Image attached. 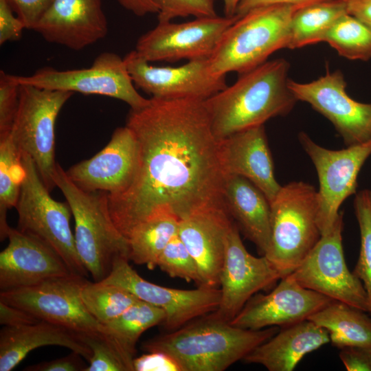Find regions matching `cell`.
Returning a JSON list of instances; mask_svg holds the SVG:
<instances>
[{
    "label": "cell",
    "instance_id": "obj_1",
    "mask_svg": "<svg viewBox=\"0 0 371 371\" xmlns=\"http://www.w3.org/2000/svg\"><path fill=\"white\" fill-rule=\"evenodd\" d=\"M126 126L137 143L135 172L124 191L107 194L112 220L124 237L158 214L180 220L227 208L219 142L204 100L150 98L145 106L131 109Z\"/></svg>",
    "mask_w": 371,
    "mask_h": 371
},
{
    "label": "cell",
    "instance_id": "obj_2",
    "mask_svg": "<svg viewBox=\"0 0 371 371\" xmlns=\"http://www.w3.org/2000/svg\"><path fill=\"white\" fill-rule=\"evenodd\" d=\"M289 67L284 58L267 60L205 100L215 138L221 141L290 113L297 100L288 85Z\"/></svg>",
    "mask_w": 371,
    "mask_h": 371
},
{
    "label": "cell",
    "instance_id": "obj_3",
    "mask_svg": "<svg viewBox=\"0 0 371 371\" xmlns=\"http://www.w3.org/2000/svg\"><path fill=\"white\" fill-rule=\"evenodd\" d=\"M278 331L239 328L209 313L144 341L142 349L168 355L181 371H223Z\"/></svg>",
    "mask_w": 371,
    "mask_h": 371
},
{
    "label": "cell",
    "instance_id": "obj_4",
    "mask_svg": "<svg viewBox=\"0 0 371 371\" xmlns=\"http://www.w3.org/2000/svg\"><path fill=\"white\" fill-rule=\"evenodd\" d=\"M53 178L74 218L78 256L94 281L100 282L109 275L114 260L120 256L128 259L129 252L127 238L112 220L107 193L79 188L58 164Z\"/></svg>",
    "mask_w": 371,
    "mask_h": 371
},
{
    "label": "cell",
    "instance_id": "obj_5",
    "mask_svg": "<svg viewBox=\"0 0 371 371\" xmlns=\"http://www.w3.org/2000/svg\"><path fill=\"white\" fill-rule=\"evenodd\" d=\"M300 8L271 5L253 9L238 18L224 32L209 58L212 72L217 76L240 74L265 63L275 52L286 48L292 16Z\"/></svg>",
    "mask_w": 371,
    "mask_h": 371
},
{
    "label": "cell",
    "instance_id": "obj_6",
    "mask_svg": "<svg viewBox=\"0 0 371 371\" xmlns=\"http://www.w3.org/2000/svg\"><path fill=\"white\" fill-rule=\"evenodd\" d=\"M271 205L269 244L265 256L282 278L293 273L322 236L317 191L304 181L281 186Z\"/></svg>",
    "mask_w": 371,
    "mask_h": 371
},
{
    "label": "cell",
    "instance_id": "obj_7",
    "mask_svg": "<svg viewBox=\"0 0 371 371\" xmlns=\"http://www.w3.org/2000/svg\"><path fill=\"white\" fill-rule=\"evenodd\" d=\"M25 175L16 209L19 231L34 236L51 247L65 262L72 273L87 276L70 227L72 214L68 203L52 199L31 157L21 154Z\"/></svg>",
    "mask_w": 371,
    "mask_h": 371
},
{
    "label": "cell",
    "instance_id": "obj_8",
    "mask_svg": "<svg viewBox=\"0 0 371 371\" xmlns=\"http://www.w3.org/2000/svg\"><path fill=\"white\" fill-rule=\"evenodd\" d=\"M73 92L19 85V106L10 135L21 153L29 155L47 190L56 186L55 123Z\"/></svg>",
    "mask_w": 371,
    "mask_h": 371
},
{
    "label": "cell",
    "instance_id": "obj_9",
    "mask_svg": "<svg viewBox=\"0 0 371 371\" xmlns=\"http://www.w3.org/2000/svg\"><path fill=\"white\" fill-rule=\"evenodd\" d=\"M13 76L19 85L113 98L131 109H141L150 101L137 91L124 58L113 52L100 54L88 68L58 70L45 67L30 76Z\"/></svg>",
    "mask_w": 371,
    "mask_h": 371
},
{
    "label": "cell",
    "instance_id": "obj_10",
    "mask_svg": "<svg viewBox=\"0 0 371 371\" xmlns=\"http://www.w3.org/2000/svg\"><path fill=\"white\" fill-rule=\"evenodd\" d=\"M343 212L291 273L302 286L370 313L362 282L347 267L342 247Z\"/></svg>",
    "mask_w": 371,
    "mask_h": 371
},
{
    "label": "cell",
    "instance_id": "obj_11",
    "mask_svg": "<svg viewBox=\"0 0 371 371\" xmlns=\"http://www.w3.org/2000/svg\"><path fill=\"white\" fill-rule=\"evenodd\" d=\"M298 139L317 173L319 189L317 221L324 235L339 216L341 203L356 192L359 172L371 155V139L338 150L318 145L304 132L299 133Z\"/></svg>",
    "mask_w": 371,
    "mask_h": 371
},
{
    "label": "cell",
    "instance_id": "obj_12",
    "mask_svg": "<svg viewBox=\"0 0 371 371\" xmlns=\"http://www.w3.org/2000/svg\"><path fill=\"white\" fill-rule=\"evenodd\" d=\"M85 277L70 274L1 291L0 301L21 308L40 320L80 332L102 330L104 325L85 307L81 289Z\"/></svg>",
    "mask_w": 371,
    "mask_h": 371
},
{
    "label": "cell",
    "instance_id": "obj_13",
    "mask_svg": "<svg viewBox=\"0 0 371 371\" xmlns=\"http://www.w3.org/2000/svg\"><path fill=\"white\" fill-rule=\"evenodd\" d=\"M126 257L117 258L109 275L101 282L122 287L140 300L164 310L166 319L161 325L167 332L211 313L218 307L219 288L198 286L186 290L158 285L141 277Z\"/></svg>",
    "mask_w": 371,
    "mask_h": 371
},
{
    "label": "cell",
    "instance_id": "obj_14",
    "mask_svg": "<svg viewBox=\"0 0 371 371\" xmlns=\"http://www.w3.org/2000/svg\"><path fill=\"white\" fill-rule=\"evenodd\" d=\"M238 18L217 15L183 23L158 22L138 38L135 50L149 63L209 59L224 32Z\"/></svg>",
    "mask_w": 371,
    "mask_h": 371
},
{
    "label": "cell",
    "instance_id": "obj_15",
    "mask_svg": "<svg viewBox=\"0 0 371 371\" xmlns=\"http://www.w3.org/2000/svg\"><path fill=\"white\" fill-rule=\"evenodd\" d=\"M281 278L265 256L256 257L247 250L239 229L233 223L227 235L220 273L221 300L217 309L210 314L230 322L254 295L270 289Z\"/></svg>",
    "mask_w": 371,
    "mask_h": 371
},
{
    "label": "cell",
    "instance_id": "obj_16",
    "mask_svg": "<svg viewBox=\"0 0 371 371\" xmlns=\"http://www.w3.org/2000/svg\"><path fill=\"white\" fill-rule=\"evenodd\" d=\"M288 85L297 101L308 103L333 124L347 146L371 139V103L355 101L348 95L340 70L327 71L307 83L289 79Z\"/></svg>",
    "mask_w": 371,
    "mask_h": 371
},
{
    "label": "cell",
    "instance_id": "obj_17",
    "mask_svg": "<svg viewBox=\"0 0 371 371\" xmlns=\"http://www.w3.org/2000/svg\"><path fill=\"white\" fill-rule=\"evenodd\" d=\"M123 58L135 87L151 98L205 100L227 86L226 76L212 72L209 59L189 60L179 67H158L150 65L135 50Z\"/></svg>",
    "mask_w": 371,
    "mask_h": 371
},
{
    "label": "cell",
    "instance_id": "obj_18",
    "mask_svg": "<svg viewBox=\"0 0 371 371\" xmlns=\"http://www.w3.org/2000/svg\"><path fill=\"white\" fill-rule=\"evenodd\" d=\"M334 300L300 284L291 274L269 293H256L229 322L245 329L286 326L306 319Z\"/></svg>",
    "mask_w": 371,
    "mask_h": 371
},
{
    "label": "cell",
    "instance_id": "obj_19",
    "mask_svg": "<svg viewBox=\"0 0 371 371\" xmlns=\"http://www.w3.org/2000/svg\"><path fill=\"white\" fill-rule=\"evenodd\" d=\"M137 143L126 126L116 128L108 144L89 159L65 170L69 179L87 192L113 196L131 183L137 166Z\"/></svg>",
    "mask_w": 371,
    "mask_h": 371
},
{
    "label": "cell",
    "instance_id": "obj_20",
    "mask_svg": "<svg viewBox=\"0 0 371 371\" xmlns=\"http://www.w3.org/2000/svg\"><path fill=\"white\" fill-rule=\"evenodd\" d=\"M7 238L8 244L0 253L1 291L74 274L63 258L38 238L12 227Z\"/></svg>",
    "mask_w": 371,
    "mask_h": 371
},
{
    "label": "cell",
    "instance_id": "obj_21",
    "mask_svg": "<svg viewBox=\"0 0 371 371\" xmlns=\"http://www.w3.org/2000/svg\"><path fill=\"white\" fill-rule=\"evenodd\" d=\"M33 30L49 43L80 50L106 36L108 22L102 0H53Z\"/></svg>",
    "mask_w": 371,
    "mask_h": 371
},
{
    "label": "cell",
    "instance_id": "obj_22",
    "mask_svg": "<svg viewBox=\"0 0 371 371\" xmlns=\"http://www.w3.org/2000/svg\"><path fill=\"white\" fill-rule=\"evenodd\" d=\"M232 223L225 207L201 211L179 221L178 236L196 262L201 286L219 288L226 238Z\"/></svg>",
    "mask_w": 371,
    "mask_h": 371
},
{
    "label": "cell",
    "instance_id": "obj_23",
    "mask_svg": "<svg viewBox=\"0 0 371 371\" xmlns=\"http://www.w3.org/2000/svg\"><path fill=\"white\" fill-rule=\"evenodd\" d=\"M219 142L220 159L226 175L243 177L266 196L269 203L282 186L276 181L264 125L234 133Z\"/></svg>",
    "mask_w": 371,
    "mask_h": 371
},
{
    "label": "cell",
    "instance_id": "obj_24",
    "mask_svg": "<svg viewBox=\"0 0 371 371\" xmlns=\"http://www.w3.org/2000/svg\"><path fill=\"white\" fill-rule=\"evenodd\" d=\"M328 342L326 330L306 319L284 326L243 361L261 365L269 371H292L304 356Z\"/></svg>",
    "mask_w": 371,
    "mask_h": 371
},
{
    "label": "cell",
    "instance_id": "obj_25",
    "mask_svg": "<svg viewBox=\"0 0 371 371\" xmlns=\"http://www.w3.org/2000/svg\"><path fill=\"white\" fill-rule=\"evenodd\" d=\"M59 346L81 355L89 361L92 351L79 333L63 326L41 320L18 327L3 326L0 331V371H10L32 350Z\"/></svg>",
    "mask_w": 371,
    "mask_h": 371
},
{
    "label": "cell",
    "instance_id": "obj_26",
    "mask_svg": "<svg viewBox=\"0 0 371 371\" xmlns=\"http://www.w3.org/2000/svg\"><path fill=\"white\" fill-rule=\"evenodd\" d=\"M224 199L227 210L239 229L264 256L270 239L271 205L254 184L238 175L226 177Z\"/></svg>",
    "mask_w": 371,
    "mask_h": 371
},
{
    "label": "cell",
    "instance_id": "obj_27",
    "mask_svg": "<svg viewBox=\"0 0 371 371\" xmlns=\"http://www.w3.org/2000/svg\"><path fill=\"white\" fill-rule=\"evenodd\" d=\"M368 312L333 300L308 319L324 328L333 346L371 348V317Z\"/></svg>",
    "mask_w": 371,
    "mask_h": 371
},
{
    "label": "cell",
    "instance_id": "obj_28",
    "mask_svg": "<svg viewBox=\"0 0 371 371\" xmlns=\"http://www.w3.org/2000/svg\"><path fill=\"white\" fill-rule=\"evenodd\" d=\"M346 13L345 0H324L298 8L291 20L286 48L323 42L328 30Z\"/></svg>",
    "mask_w": 371,
    "mask_h": 371
},
{
    "label": "cell",
    "instance_id": "obj_29",
    "mask_svg": "<svg viewBox=\"0 0 371 371\" xmlns=\"http://www.w3.org/2000/svg\"><path fill=\"white\" fill-rule=\"evenodd\" d=\"M179 219L170 214H161L139 223L129 234L128 260L153 270L158 259L178 234Z\"/></svg>",
    "mask_w": 371,
    "mask_h": 371
},
{
    "label": "cell",
    "instance_id": "obj_30",
    "mask_svg": "<svg viewBox=\"0 0 371 371\" xmlns=\"http://www.w3.org/2000/svg\"><path fill=\"white\" fill-rule=\"evenodd\" d=\"M165 319L164 310L140 300L104 325L103 331L115 343L127 361L133 366L136 346L141 335L150 328L161 324Z\"/></svg>",
    "mask_w": 371,
    "mask_h": 371
},
{
    "label": "cell",
    "instance_id": "obj_31",
    "mask_svg": "<svg viewBox=\"0 0 371 371\" xmlns=\"http://www.w3.org/2000/svg\"><path fill=\"white\" fill-rule=\"evenodd\" d=\"M25 170L21 153L10 133L0 137V238L3 240L10 227L6 221L8 209L16 207Z\"/></svg>",
    "mask_w": 371,
    "mask_h": 371
},
{
    "label": "cell",
    "instance_id": "obj_32",
    "mask_svg": "<svg viewBox=\"0 0 371 371\" xmlns=\"http://www.w3.org/2000/svg\"><path fill=\"white\" fill-rule=\"evenodd\" d=\"M80 294L87 311L102 325L111 322L140 301L122 287L101 281L90 282L87 279Z\"/></svg>",
    "mask_w": 371,
    "mask_h": 371
},
{
    "label": "cell",
    "instance_id": "obj_33",
    "mask_svg": "<svg viewBox=\"0 0 371 371\" xmlns=\"http://www.w3.org/2000/svg\"><path fill=\"white\" fill-rule=\"evenodd\" d=\"M323 42L345 58L364 61L371 58V30L348 13L336 21Z\"/></svg>",
    "mask_w": 371,
    "mask_h": 371
},
{
    "label": "cell",
    "instance_id": "obj_34",
    "mask_svg": "<svg viewBox=\"0 0 371 371\" xmlns=\"http://www.w3.org/2000/svg\"><path fill=\"white\" fill-rule=\"evenodd\" d=\"M79 336L91 350L85 371H135L115 343L103 330L80 332Z\"/></svg>",
    "mask_w": 371,
    "mask_h": 371
},
{
    "label": "cell",
    "instance_id": "obj_35",
    "mask_svg": "<svg viewBox=\"0 0 371 371\" xmlns=\"http://www.w3.org/2000/svg\"><path fill=\"white\" fill-rule=\"evenodd\" d=\"M354 207L360 229L361 246L352 272L362 282L367 292L371 314V204L369 190H361L357 194Z\"/></svg>",
    "mask_w": 371,
    "mask_h": 371
},
{
    "label": "cell",
    "instance_id": "obj_36",
    "mask_svg": "<svg viewBox=\"0 0 371 371\" xmlns=\"http://www.w3.org/2000/svg\"><path fill=\"white\" fill-rule=\"evenodd\" d=\"M157 267L171 278L194 282L198 286L201 280L196 261L178 236L168 243L158 261Z\"/></svg>",
    "mask_w": 371,
    "mask_h": 371
},
{
    "label": "cell",
    "instance_id": "obj_37",
    "mask_svg": "<svg viewBox=\"0 0 371 371\" xmlns=\"http://www.w3.org/2000/svg\"><path fill=\"white\" fill-rule=\"evenodd\" d=\"M158 9V22L171 21L177 17L216 16L217 0H151Z\"/></svg>",
    "mask_w": 371,
    "mask_h": 371
},
{
    "label": "cell",
    "instance_id": "obj_38",
    "mask_svg": "<svg viewBox=\"0 0 371 371\" xmlns=\"http://www.w3.org/2000/svg\"><path fill=\"white\" fill-rule=\"evenodd\" d=\"M19 84L13 75L0 71V137L10 133L19 106Z\"/></svg>",
    "mask_w": 371,
    "mask_h": 371
},
{
    "label": "cell",
    "instance_id": "obj_39",
    "mask_svg": "<svg viewBox=\"0 0 371 371\" xmlns=\"http://www.w3.org/2000/svg\"><path fill=\"white\" fill-rule=\"evenodd\" d=\"M26 29L33 30L53 0H8Z\"/></svg>",
    "mask_w": 371,
    "mask_h": 371
},
{
    "label": "cell",
    "instance_id": "obj_40",
    "mask_svg": "<svg viewBox=\"0 0 371 371\" xmlns=\"http://www.w3.org/2000/svg\"><path fill=\"white\" fill-rule=\"evenodd\" d=\"M8 0H0V45L21 38L23 23L13 14Z\"/></svg>",
    "mask_w": 371,
    "mask_h": 371
},
{
    "label": "cell",
    "instance_id": "obj_41",
    "mask_svg": "<svg viewBox=\"0 0 371 371\" xmlns=\"http://www.w3.org/2000/svg\"><path fill=\"white\" fill-rule=\"evenodd\" d=\"M135 371H181L177 361L170 356L160 352H150L135 357Z\"/></svg>",
    "mask_w": 371,
    "mask_h": 371
},
{
    "label": "cell",
    "instance_id": "obj_42",
    "mask_svg": "<svg viewBox=\"0 0 371 371\" xmlns=\"http://www.w3.org/2000/svg\"><path fill=\"white\" fill-rule=\"evenodd\" d=\"M79 353L71 352L59 359L40 362L27 366L25 371H85L87 365Z\"/></svg>",
    "mask_w": 371,
    "mask_h": 371
},
{
    "label": "cell",
    "instance_id": "obj_43",
    "mask_svg": "<svg viewBox=\"0 0 371 371\" xmlns=\"http://www.w3.org/2000/svg\"><path fill=\"white\" fill-rule=\"evenodd\" d=\"M339 358L348 371H371V348L345 347L341 348Z\"/></svg>",
    "mask_w": 371,
    "mask_h": 371
},
{
    "label": "cell",
    "instance_id": "obj_44",
    "mask_svg": "<svg viewBox=\"0 0 371 371\" xmlns=\"http://www.w3.org/2000/svg\"><path fill=\"white\" fill-rule=\"evenodd\" d=\"M41 321L30 313L0 301V324L3 326L18 327Z\"/></svg>",
    "mask_w": 371,
    "mask_h": 371
},
{
    "label": "cell",
    "instance_id": "obj_45",
    "mask_svg": "<svg viewBox=\"0 0 371 371\" xmlns=\"http://www.w3.org/2000/svg\"><path fill=\"white\" fill-rule=\"evenodd\" d=\"M322 1L324 0H241L236 15L239 18L253 9L262 6L286 4L304 7Z\"/></svg>",
    "mask_w": 371,
    "mask_h": 371
},
{
    "label": "cell",
    "instance_id": "obj_46",
    "mask_svg": "<svg viewBox=\"0 0 371 371\" xmlns=\"http://www.w3.org/2000/svg\"><path fill=\"white\" fill-rule=\"evenodd\" d=\"M347 12L371 30V0H345Z\"/></svg>",
    "mask_w": 371,
    "mask_h": 371
},
{
    "label": "cell",
    "instance_id": "obj_47",
    "mask_svg": "<svg viewBox=\"0 0 371 371\" xmlns=\"http://www.w3.org/2000/svg\"><path fill=\"white\" fill-rule=\"evenodd\" d=\"M126 10L138 16L158 14V9L151 0H117Z\"/></svg>",
    "mask_w": 371,
    "mask_h": 371
},
{
    "label": "cell",
    "instance_id": "obj_48",
    "mask_svg": "<svg viewBox=\"0 0 371 371\" xmlns=\"http://www.w3.org/2000/svg\"><path fill=\"white\" fill-rule=\"evenodd\" d=\"M224 16L232 17L236 15L238 5L241 0H223Z\"/></svg>",
    "mask_w": 371,
    "mask_h": 371
},
{
    "label": "cell",
    "instance_id": "obj_49",
    "mask_svg": "<svg viewBox=\"0 0 371 371\" xmlns=\"http://www.w3.org/2000/svg\"><path fill=\"white\" fill-rule=\"evenodd\" d=\"M369 198H370V201L371 204V190H369Z\"/></svg>",
    "mask_w": 371,
    "mask_h": 371
}]
</instances>
